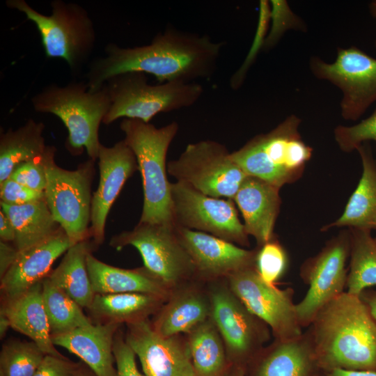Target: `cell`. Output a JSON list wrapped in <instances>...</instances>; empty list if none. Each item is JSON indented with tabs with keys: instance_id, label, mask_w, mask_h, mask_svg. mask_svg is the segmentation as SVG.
I'll return each mask as SVG.
<instances>
[{
	"instance_id": "1",
	"label": "cell",
	"mask_w": 376,
	"mask_h": 376,
	"mask_svg": "<svg viewBox=\"0 0 376 376\" xmlns=\"http://www.w3.org/2000/svg\"><path fill=\"white\" fill-rule=\"evenodd\" d=\"M224 45L208 36L173 28L158 33L146 45L123 47L111 42L104 55L89 65L85 81L89 91L95 92L109 78L127 72L153 75L159 84L208 79L216 71Z\"/></svg>"
},
{
	"instance_id": "2",
	"label": "cell",
	"mask_w": 376,
	"mask_h": 376,
	"mask_svg": "<svg viewBox=\"0 0 376 376\" xmlns=\"http://www.w3.org/2000/svg\"><path fill=\"white\" fill-rule=\"evenodd\" d=\"M307 331L322 372L376 371V321L359 296L344 292L330 301Z\"/></svg>"
},
{
	"instance_id": "3",
	"label": "cell",
	"mask_w": 376,
	"mask_h": 376,
	"mask_svg": "<svg viewBox=\"0 0 376 376\" xmlns=\"http://www.w3.org/2000/svg\"><path fill=\"white\" fill-rule=\"evenodd\" d=\"M178 127L176 122L157 128L132 118H124L120 124L123 140L136 157L142 178L143 202L139 222L175 226L166 159Z\"/></svg>"
},
{
	"instance_id": "4",
	"label": "cell",
	"mask_w": 376,
	"mask_h": 376,
	"mask_svg": "<svg viewBox=\"0 0 376 376\" xmlns=\"http://www.w3.org/2000/svg\"><path fill=\"white\" fill-rule=\"evenodd\" d=\"M31 102L36 112L55 115L63 122L68 132L65 145L70 154L79 155L85 149L91 159H97L102 145L99 127L111 105L104 86L91 92L85 81L72 80L65 86L51 84Z\"/></svg>"
},
{
	"instance_id": "5",
	"label": "cell",
	"mask_w": 376,
	"mask_h": 376,
	"mask_svg": "<svg viewBox=\"0 0 376 376\" xmlns=\"http://www.w3.org/2000/svg\"><path fill=\"white\" fill-rule=\"evenodd\" d=\"M6 5L22 13L36 25L47 58L64 60L72 76L77 78L81 75L96 42L93 21L83 6L53 0L50 3L52 13L45 15L25 0H7Z\"/></svg>"
},
{
	"instance_id": "6",
	"label": "cell",
	"mask_w": 376,
	"mask_h": 376,
	"mask_svg": "<svg viewBox=\"0 0 376 376\" xmlns=\"http://www.w3.org/2000/svg\"><path fill=\"white\" fill-rule=\"evenodd\" d=\"M300 124L301 119L292 114L269 132L253 137L231 157L247 175L280 189L301 176L312 156V148L299 132Z\"/></svg>"
},
{
	"instance_id": "7",
	"label": "cell",
	"mask_w": 376,
	"mask_h": 376,
	"mask_svg": "<svg viewBox=\"0 0 376 376\" xmlns=\"http://www.w3.org/2000/svg\"><path fill=\"white\" fill-rule=\"evenodd\" d=\"M111 105L102 123L132 118L150 123L160 113H168L194 105L202 96L203 87L195 83L148 82L146 74L127 72L109 78L104 84Z\"/></svg>"
},
{
	"instance_id": "8",
	"label": "cell",
	"mask_w": 376,
	"mask_h": 376,
	"mask_svg": "<svg viewBox=\"0 0 376 376\" xmlns=\"http://www.w3.org/2000/svg\"><path fill=\"white\" fill-rule=\"evenodd\" d=\"M55 152L54 146H47L45 198L54 218L74 245L91 238L89 224L95 161L89 159L75 170H67L56 164Z\"/></svg>"
},
{
	"instance_id": "9",
	"label": "cell",
	"mask_w": 376,
	"mask_h": 376,
	"mask_svg": "<svg viewBox=\"0 0 376 376\" xmlns=\"http://www.w3.org/2000/svg\"><path fill=\"white\" fill-rule=\"evenodd\" d=\"M210 318L225 345L230 365L246 368L270 339V329L229 288L226 279L207 283Z\"/></svg>"
},
{
	"instance_id": "10",
	"label": "cell",
	"mask_w": 376,
	"mask_h": 376,
	"mask_svg": "<svg viewBox=\"0 0 376 376\" xmlns=\"http://www.w3.org/2000/svg\"><path fill=\"white\" fill-rule=\"evenodd\" d=\"M109 245L118 251L129 245L135 247L143 266L172 291L196 280L193 261L178 237L175 226L139 222L132 230L112 237Z\"/></svg>"
},
{
	"instance_id": "11",
	"label": "cell",
	"mask_w": 376,
	"mask_h": 376,
	"mask_svg": "<svg viewBox=\"0 0 376 376\" xmlns=\"http://www.w3.org/2000/svg\"><path fill=\"white\" fill-rule=\"evenodd\" d=\"M168 173L199 192L233 200L248 176L221 143L203 140L187 145L167 164Z\"/></svg>"
},
{
	"instance_id": "12",
	"label": "cell",
	"mask_w": 376,
	"mask_h": 376,
	"mask_svg": "<svg viewBox=\"0 0 376 376\" xmlns=\"http://www.w3.org/2000/svg\"><path fill=\"white\" fill-rule=\"evenodd\" d=\"M309 68L315 77L341 91L340 107L344 119L358 120L376 102V58L359 47H338L332 63L313 56Z\"/></svg>"
},
{
	"instance_id": "13",
	"label": "cell",
	"mask_w": 376,
	"mask_h": 376,
	"mask_svg": "<svg viewBox=\"0 0 376 376\" xmlns=\"http://www.w3.org/2000/svg\"><path fill=\"white\" fill-rule=\"evenodd\" d=\"M171 196L175 226L249 245V235L232 199L205 195L181 182L171 183Z\"/></svg>"
},
{
	"instance_id": "14",
	"label": "cell",
	"mask_w": 376,
	"mask_h": 376,
	"mask_svg": "<svg viewBox=\"0 0 376 376\" xmlns=\"http://www.w3.org/2000/svg\"><path fill=\"white\" fill-rule=\"evenodd\" d=\"M350 251V231L345 230L328 241L317 255L302 264L300 276L308 290L296 304L301 327H308L324 305L345 292Z\"/></svg>"
},
{
	"instance_id": "15",
	"label": "cell",
	"mask_w": 376,
	"mask_h": 376,
	"mask_svg": "<svg viewBox=\"0 0 376 376\" xmlns=\"http://www.w3.org/2000/svg\"><path fill=\"white\" fill-rule=\"evenodd\" d=\"M226 279L247 308L269 327L274 340H290L303 334L292 288L280 289L267 283L255 266L240 270Z\"/></svg>"
},
{
	"instance_id": "16",
	"label": "cell",
	"mask_w": 376,
	"mask_h": 376,
	"mask_svg": "<svg viewBox=\"0 0 376 376\" xmlns=\"http://www.w3.org/2000/svg\"><path fill=\"white\" fill-rule=\"evenodd\" d=\"M125 338L144 376H196L186 335L163 337L150 320L126 324Z\"/></svg>"
},
{
	"instance_id": "17",
	"label": "cell",
	"mask_w": 376,
	"mask_h": 376,
	"mask_svg": "<svg viewBox=\"0 0 376 376\" xmlns=\"http://www.w3.org/2000/svg\"><path fill=\"white\" fill-rule=\"evenodd\" d=\"M175 231L193 261L198 281L207 283L226 279L255 266L257 249H244L212 235L178 226Z\"/></svg>"
},
{
	"instance_id": "18",
	"label": "cell",
	"mask_w": 376,
	"mask_h": 376,
	"mask_svg": "<svg viewBox=\"0 0 376 376\" xmlns=\"http://www.w3.org/2000/svg\"><path fill=\"white\" fill-rule=\"evenodd\" d=\"M97 159L100 180L92 196L90 234L99 246L104 240L110 209L127 179L138 170V164L133 151L124 140L111 147L102 144Z\"/></svg>"
},
{
	"instance_id": "19",
	"label": "cell",
	"mask_w": 376,
	"mask_h": 376,
	"mask_svg": "<svg viewBox=\"0 0 376 376\" xmlns=\"http://www.w3.org/2000/svg\"><path fill=\"white\" fill-rule=\"evenodd\" d=\"M211 315V301L206 283L198 280L174 289L150 320L163 337L185 335Z\"/></svg>"
},
{
	"instance_id": "20",
	"label": "cell",
	"mask_w": 376,
	"mask_h": 376,
	"mask_svg": "<svg viewBox=\"0 0 376 376\" xmlns=\"http://www.w3.org/2000/svg\"><path fill=\"white\" fill-rule=\"evenodd\" d=\"M72 246L61 228L52 237L23 251L1 277V301L13 299L42 281L55 260Z\"/></svg>"
},
{
	"instance_id": "21",
	"label": "cell",
	"mask_w": 376,
	"mask_h": 376,
	"mask_svg": "<svg viewBox=\"0 0 376 376\" xmlns=\"http://www.w3.org/2000/svg\"><path fill=\"white\" fill-rule=\"evenodd\" d=\"M249 367L251 376H318L322 371L307 330L295 339L274 340L263 348Z\"/></svg>"
},
{
	"instance_id": "22",
	"label": "cell",
	"mask_w": 376,
	"mask_h": 376,
	"mask_svg": "<svg viewBox=\"0 0 376 376\" xmlns=\"http://www.w3.org/2000/svg\"><path fill=\"white\" fill-rule=\"evenodd\" d=\"M279 191V187L248 175L233 198L244 218L246 231L256 239L258 247L274 237L281 203Z\"/></svg>"
},
{
	"instance_id": "23",
	"label": "cell",
	"mask_w": 376,
	"mask_h": 376,
	"mask_svg": "<svg viewBox=\"0 0 376 376\" xmlns=\"http://www.w3.org/2000/svg\"><path fill=\"white\" fill-rule=\"evenodd\" d=\"M121 325L92 324L52 336L54 345L79 357L96 376H116L113 352L116 331Z\"/></svg>"
},
{
	"instance_id": "24",
	"label": "cell",
	"mask_w": 376,
	"mask_h": 376,
	"mask_svg": "<svg viewBox=\"0 0 376 376\" xmlns=\"http://www.w3.org/2000/svg\"><path fill=\"white\" fill-rule=\"evenodd\" d=\"M42 290L40 281L19 296L1 301L0 312L8 318L10 328L29 337L46 355L65 357L52 342Z\"/></svg>"
},
{
	"instance_id": "25",
	"label": "cell",
	"mask_w": 376,
	"mask_h": 376,
	"mask_svg": "<svg viewBox=\"0 0 376 376\" xmlns=\"http://www.w3.org/2000/svg\"><path fill=\"white\" fill-rule=\"evenodd\" d=\"M87 269L95 294L139 292L169 299L171 290L144 266L123 269L108 265L92 253L86 258Z\"/></svg>"
},
{
	"instance_id": "26",
	"label": "cell",
	"mask_w": 376,
	"mask_h": 376,
	"mask_svg": "<svg viewBox=\"0 0 376 376\" xmlns=\"http://www.w3.org/2000/svg\"><path fill=\"white\" fill-rule=\"evenodd\" d=\"M167 299L151 294H95L86 308L93 324H129L149 320Z\"/></svg>"
},
{
	"instance_id": "27",
	"label": "cell",
	"mask_w": 376,
	"mask_h": 376,
	"mask_svg": "<svg viewBox=\"0 0 376 376\" xmlns=\"http://www.w3.org/2000/svg\"><path fill=\"white\" fill-rule=\"evenodd\" d=\"M357 150L362 164L359 184L341 216L322 228L323 231L343 226L370 230L376 229V158L368 142L362 143Z\"/></svg>"
},
{
	"instance_id": "28",
	"label": "cell",
	"mask_w": 376,
	"mask_h": 376,
	"mask_svg": "<svg viewBox=\"0 0 376 376\" xmlns=\"http://www.w3.org/2000/svg\"><path fill=\"white\" fill-rule=\"evenodd\" d=\"M97 246L91 238L71 246L58 266L47 276L81 308H88L95 295L87 269L86 258Z\"/></svg>"
},
{
	"instance_id": "29",
	"label": "cell",
	"mask_w": 376,
	"mask_h": 376,
	"mask_svg": "<svg viewBox=\"0 0 376 376\" xmlns=\"http://www.w3.org/2000/svg\"><path fill=\"white\" fill-rule=\"evenodd\" d=\"M1 210L14 227L13 244L19 252L44 242L62 228L54 218L45 198L18 205L1 202Z\"/></svg>"
},
{
	"instance_id": "30",
	"label": "cell",
	"mask_w": 376,
	"mask_h": 376,
	"mask_svg": "<svg viewBox=\"0 0 376 376\" xmlns=\"http://www.w3.org/2000/svg\"><path fill=\"white\" fill-rule=\"evenodd\" d=\"M45 124L28 119L18 128L0 134V184L10 178L20 164L41 157L45 152Z\"/></svg>"
},
{
	"instance_id": "31",
	"label": "cell",
	"mask_w": 376,
	"mask_h": 376,
	"mask_svg": "<svg viewBox=\"0 0 376 376\" xmlns=\"http://www.w3.org/2000/svg\"><path fill=\"white\" fill-rule=\"evenodd\" d=\"M185 335L196 376H224L229 361L223 339L211 318Z\"/></svg>"
},
{
	"instance_id": "32",
	"label": "cell",
	"mask_w": 376,
	"mask_h": 376,
	"mask_svg": "<svg viewBox=\"0 0 376 376\" xmlns=\"http://www.w3.org/2000/svg\"><path fill=\"white\" fill-rule=\"evenodd\" d=\"M350 263L347 274L348 293L361 292L376 285V242L370 230L350 228Z\"/></svg>"
},
{
	"instance_id": "33",
	"label": "cell",
	"mask_w": 376,
	"mask_h": 376,
	"mask_svg": "<svg viewBox=\"0 0 376 376\" xmlns=\"http://www.w3.org/2000/svg\"><path fill=\"white\" fill-rule=\"evenodd\" d=\"M42 300L52 336L64 334L93 323L75 301L47 276L42 281Z\"/></svg>"
},
{
	"instance_id": "34",
	"label": "cell",
	"mask_w": 376,
	"mask_h": 376,
	"mask_svg": "<svg viewBox=\"0 0 376 376\" xmlns=\"http://www.w3.org/2000/svg\"><path fill=\"white\" fill-rule=\"evenodd\" d=\"M45 355L31 340H8L0 352V376H33Z\"/></svg>"
},
{
	"instance_id": "35",
	"label": "cell",
	"mask_w": 376,
	"mask_h": 376,
	"mask_svg": "<svg viewBox=\"0 0 376 376\" xmlns=\"http://www.w3.org/2000/svg\"><path fill=\"white\" fill-rule=\"evenodd\" d=\"M270 29L268 30L263 49L268 51L274 48L289 30L306 31L305 22L290 8L285 0H271Z\"/></svg>"
},
{
	"instance_id": "36",
	"label": "cell",
	"mask_w": 376,
	"mask_h": 376,
	"mask_svg": "<svg viewBox=\"0 0 376 376\" xmlns=\"http://www.w3.org/2000/svg\"><path fill=\"white\" fill-rule=\"evenodd\" d=\"M288 264L287 253L274 237L257 249L255 267L267 283L276 285L285 274Z\"/></svg>"
},
{
	"instance_id": "37",
	"label": "cell",
	"mask_w": 376,
	"mask_h": 376,
	"mask_svg": "<svg viewBox=\"0 0 376 376\" xmlns=\"http://www.w3.org/2000/svg\"><path fill=\"white\" fill-rule=\"evenodd\" d=\"M334 139L343 152L357 150L362 143H376V107L368 118L351 126L338 125L334 131Z\"/></svg>"
},
{
	"instance_id": "38",
	"label": "cell",
	"mask_w": 376,
	"mask_h": 376,
	"mask_svg": "<svg viewBox=\"0 0 376 376\" xmlns=\"http://www.w3.org/2000/svg\"><path fill=\"white\" fill-rule=\"evenodd\" d=\"M270 17L269 1H260L258 24L253 42L246 59L241 67L235 72L230 79V87L238 89L244 82L248 70L256 58L258 51L263 49L265 40L268 32Z\"/></svg>"
},
{
	"instance_id": "39",
	"label": "cell",
	"mask_w": 376,
	"mask_h": 376,
	"mask_svg": "<svg viewBox=\"0 0 376 376\" xmlns=\"http://www.w3.org/2000/svg\"><path fill=\"white\" fill-rule=\"evenodd\" d=\"M46 151L41 157L18 165L9 178L31 189L44 191L47 185L45 165Z\"/></svg>"
},
{
	"instance_id": "40",
	"label": "cell",
	"mask_w": 376,
	"mask_h": 376,
	"mask_svg": "<svg viewBox=\"0 0 376 376\" xmlns=\"http://www.w3.org/2000/svg\"><path fill=\"white\" fill-rule=\"evenodd\" d=\"M120 328L116 333L113 347L116 376H144L139 372L136 363V354L126 342L125 334Z\"/></svg>"
},
{
	"instance_id": "41",
	"label": "cell",
	"mask_w": 376,
	"mask_h": 376,
	"mask_svg": "<svg viewBox=\"0 0 376 376\" xmlns=\"http://www.w3.org/2000/svg\"><path fill=\"white\" fill-rule=\"evenodd\" d=\"M43 198L44 191L31 189L11 178L0 184L1 202L7 205H23Z\"/></svg>"
},
{
	"instance_id": "42",
	"label": "cell",
	"mask_w": 376,
	"mask_h": 376,
	"mask_svg": "<svg viewBox=\"0 0 376 376\" xmlns=\"http://www.w3.org/2000/svg\"><path fill=\"white\" fill-rule=\"evenodd\" d=\"M79 364L66 357L47 354L33 376H74Z\"/></svg>"
},
{
	"instance_id": "43",
	"label": "cell",
	"mask_w": 376,
	"mask_h": 376,
	"mask_svg": "<svg viewBox=\"0 0 376 376\" xmlns=\"http://www.w3.org/2000/svg\"><path fill=\"white\" fill-rule=\"evenodd\" d=\"M18 255L19 251L13 244L0 241V279L13 265Z\"/></svg>"
},
{
	"instance_id": "44",
	"label": "cell",
	"mask_w": 376,
	"mask_h": 376,
	"mask_svg": "<svg viewBox=\"0 0 376 376\" xmlns=\"http://www.w3.org/2000/svg\"><path fill=\"white\" fill-rule=\"evenodd\" d=\"M0 239L1 241L12 244L15 239L14 227L2 210H0Z\"/></svg>"
},
{
	"instance_id": "45",
	"label": "cell",
	"mask_w": 376,
	"mask_h": 376,
	"mask_svg": "<svg viewBox=\"0 0 376 376\" xmlns=\"http://www.w3.org/2000/svg\"><path fill=\"white\" fill-rule=\"evenodd\" d=\"M376 321V290L366 289L359 296Z\"/></svg>"
},
{
	"instance_id": "46",
	"label": "cell",
	"mask_w": 376,
	"mask_h": 376,
	"mask_svg": "<svg viewBox=\"0 0 376 376\" xmlns=\"http://www.w3.org/2000/svg\"><path fill=\"white\" fill-rule=\"evenodd\" d=\"M324 373L327 376H376V371L370 370L335 369Z\"/></svg>"
},
{
	"instance_id": "47",
	"label": "cell",
	"mask_w": 376,
	"mask_h": 376,
	"mask_svg": "<svg viewBox=\"0 0 376 376\" xmlns=\"http://www.w3.org/2000/svg\"><path fill=\"white\" fill-rule=\"evenodd\" d=\"M246 368L235 365H230L224 376H245Z\"/></svg>"
},
{
	"instance_id": "48",
	"label": "cell",
	"mask_w": 376,
	"mask_h": 376,
	"mask_svg": "<svg viewBox=\"0 0 376 376\" xmlns=\"http://www.w3.org/2000/svg\"><path fill=\"white\" fill-rule=\"evenodd\" d=\"M10 328L9 321L6 316L0 312V338L2 340L6 334L8 329Z\"/></svg>"
},
{
	"instance_id": "49",
	"label": "cell",
	"mask_w": 376,
	"mask_h": 376,
	"mask_svg": "<svg viewBox=\"0 0 376 376\" xmlns=\"http://www.w3.org/2000/svg\"><path fill=\"white\" fill-rule=\"evenodd\" d=\"M74 376H96V375L88 367L86 368L82 363H80Z\"/></svg>"
},
{
	"instance_id": "50",
	"label": "cell",
	"mask_w": 376,
	"mask_h": 376,
	"mask_svg": "<svg viewBox=\"0 0 376 376\" xmlns=\"http://www.w3.org/2000/svg\"><path fill=\"white\" fill-rule=\"evenodd\" d=\"M369 10L371 15L376 20V0L370 2L369 5ZM375 47L376 49V40L375 42Z\"/></svg>"
},
{
	"instance_id": "51",
	"label": "cell",
	"mask_w": 376,
	"mask_h": 376,
	"mask_svg": "<svg viewBox=\"0 0 376 376\" xmlns=\"http://www.w3.org/2000/svg\"><path fill=\"white\" fill-rule=\"evenodd\" d=\"M318 376H327V375H326V374H325L324 372L321 371V372L318 374Z\"/></svg>"
},
{
	"instance_id": "52",
	"label": "cell",
	"mask_w": 376,
	"mask_h": 376,
	"mask_svg": "<svg viewBox=\"0 0 376 376\" xmlns=\"http://www.w3.org/2000/svg\"><path fill=\"white\" fill-rule=\"evenodd\" d=\"M374 240H375V242H376V237H374Z\"/></svg>"
}]
</instances>
